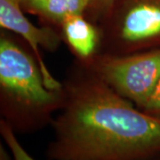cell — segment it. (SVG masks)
Wrapping results in <instances>:
<instances>
[{"label": "cell", "mask_w": 160, "mask_h": 160, "mask_svg": "<svg viewBox=\"0 0 160 160\" xmlns=\"http://www.w3.org/2000/svg\"><path fill=\"white\" fill-rule=\"evenodd\" d=\"M62 112L52 121L49 160H155L160 120L133 106L88 68L64 87Z\"/></svg>", "instance_id": "1"}, {"label": "cell", "mask_w": 160, "mask_h": 160, "mask_svg": "<svg viewBox=\"0 0 160 160\" xmlns=\"http://www.w3.org/2000/svg\"><path fill=\"white\" fill-rule=\"evenodd\" d=\"M6 35L0 38L1 112L13 131L32 132L51 121V114L62 108L61 91L47 88L38 63Z\"/></svg>", "instance_id": "2"}, {"label": "cell", "mask_w": 160, "mask_h": 160, "mask_svg": "<svg viewBox=\"0 0 160 160\" xmlns=\"http://www.w3.org/2000/svg\"><path fill=\"white\" fill-rule=\"evenodd\" d=\"M100 32L102 53L126 55L160 49V0H129Z\"/></svg>", "instance_id": "3"}, {"label": "cell", "mask_w": 160, "mask_h": 160, "mask_svg": "<svg viewBox=\"0 0 160 160\" xmlns=\"http://www.w3.org/2000/svg\"><path fill=\"white\" fill-rule=\"evenodd\" d=\"M86 65L139 108L160 79V49L126 55L100 53Z\"/></svg>", "instance_id": "4"}, {"label": "cell", "mask_w": 160, "mask_h": 160, "mask_svg": "<svg viewBox=\"0 0 160 160\" xmlns=\"http://www.w3.org/2000/svg\"><path fill=\"white\" fill-rule=\"evenodd\" d=\"M0 26L22 36L28 42L46 87L53 91L62 90L63 86L52 77L40 53L41 48L55 51L60 45L61 36L50 27L38 28L30 22L23 13L21 0H0Z\"/></svg>", "instance_id": "5"}, {"label": "cell", "mask_w": 160, "mask_h": 160, "mask_svg": "<svg viewBox=\"0 0 160 160\" xmlns=\"http://www.w3.org/2000/svg\"><path fill=\"white\" fill-rule=\"evenodd\" d=\"M62 37L76 56L86 64L97 55L101 47V32L83 14L67 17L62 24Z\"/></svg>", "instance_id": "6"}, {"label": "cell", "mask_w": 160, "mask_h": 160, "mask_svg": "<svg viewBox=\"0 0 160 160\" xmlns=\"http://www.w3.org/2000/svg\"><path fill=\"white\" fill-rule=\"evenodd\" d=\"M22 6L53 22L62 24L69 16L83 14L91 0H21Z\"/></svg>", "instance_id": "7"}, {"label": "cell", "mask_w": 160, "mask_h": 160, "mask_svg": "<svg viewBox=\"0 0 160 160\" xmlns=\"http://www.w3.org/2000/svg\"><path fill=\"white\" fill-rule=\"evenodd\" d=\"M0 132L5 142L8 146L11 151L13 160H35L24 149L22 144L17 140L15 132L12 128L11 126L4 119H1L0 122ZM1 159L11 160L10 156L7 154L6 150L1 145Z\"/></svg>", "instance_id": "8"}, {"label": "cell", "mask_w": 160, "mask_h": 160, "mask_svg": "<svg viewBox=\"0 0 160 160\" xmlns=\"http://www.w3.org/2000/svg\"><path fill=\"white\" fill-rule=\"evenodd\" d=\"M138 109L160 120V79L145 102Z\"/></svg>", "instance_id": "9"}, {"label": "cell", "mask_w": 160, "mask_h": 160, "mask_svg": "<svg viewBox=\"0 0 160 160\" xmlns=\"http://www.w3.org/2000/svg\"><path fill=\"white\" fill-rule=\"evenodd\" d=\"M115 0H91V3H94V4H98L100 6H102L103 8L108 9L109 7H111L112 5L114 4Z\"/></svg>", "instance_id": "10"}, {"label": "cell", "mask_w": 160, "mask_h": 160, "mask_svg": "<svg viewBox=\"0 0 160 160\" xmlns=\"http://www.w3.org/2000/svg\"><path fill=\"white\" fill-rule=\"evenodd\" d=\"M155 160H160V158H157V159H155Z\"/></svg>", "instance_id": "11"}]
</instances>
